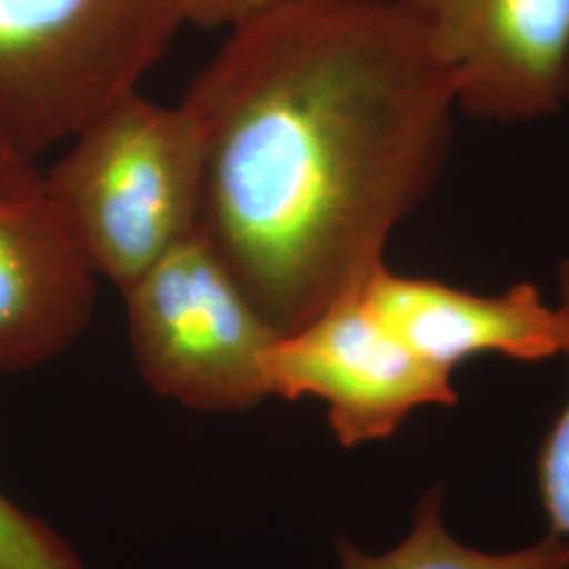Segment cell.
I'll return each mask as SVG.
<instances>
[{
	"mask_svg": "<svg viewBox=\"0 0 569 569\" xmlns=\"http://www.w3.org/2000/svg\"><path fill=\"white\" fill-rule=\"evenodd\" d=\"M199 230L279 333L387 264L448 163V68L395 0H281L230 28L186 98Z\"/></svg>",
	"mask_w": 569,
	"mask_h": 569,
	"instance_id": "obj_1",
	"label": "cell"
},
{
	"mask_svg": "<svg viewBox=\"0 0 569 569\" xmlns=\"http://www.w3.org/2000/svg\"><path fill=\"white\" fill-rule=\"evenodd\" d=\"M47 173L87 264L119 289L199 226L203 140L192 112L138 91L103 108Z\"/></svg>",
	"mask_w": 569,
	"mask_h": 569,
	"instance_id": "obj_2",
	"label": "cell"
},
{
	"mask_svg": "<svg viewBox=\"0 0 569 569\" xmlns=\"http://www.w3.org/2000/svg\"><path fill=\"white\" fill-rule=\"evenodd\" d=\"M182 26L178 0H0V142L39 159L72 140Z\"/></svg>",
	"mask_w": 569,
	"mask_h": 569,
	"instance_id": "obj_3",
	"label": "cell"
},
{
	"mask_svg": "<svg viewBox=\"0 0 569 569\" xmlns=\"http://www.w3.org/2000/svg\"><path fill=\"white\" fill-rule=\"evenodd\" d=\"M143 382L199 411H244L270 397L266 359L281 336L197 230L121 289Z\"/></svg>",
	"mask_w": 569,
	"mask_h": 569,
	"instance_id": "obj_4",
	"label": "cell"
},
{
	"mask_svg": "<svg viewBox=\"0 0 569 569\" xmlns=\"http://www.w3.org/2000/svg\"><path fill=\"white\" fill-rule=\"evenodd\" d=\"M270 397L319 399L345 448L392 437L428 406H456L453 376L428 366L367 305L361 284L306 326L281 333L266 359Z\"/></svg>",
	"mask_w": 569,
	"mask_h": 569,
	"instance_id": "obj_5",
	"label": "cell"
},
{
	"mask_svg": "<svg viewBox=\"0 0 569 569\" xmlns=\"http://www.w3.org/2000/svg\"><path fill=\"white\" fill-rule=\"evenodd\" d=\"M448 68L458 110L538 121L566 106L569 0H395Z\"/></svg>",
	"mask_w": 569,
	"mask_h": 569,
	"instance_id": "obj_6",
	"label": "cell"
},
{
	"mask_svg": "<svg viewBox=\"0 0 569 569\" xmlns=\"http://www.w3.org/2000/svg\"><path fill=\"white\" fill-rule=\"evenodd\" d=\"M34 161L0 142V373L44 366L77 342L98 296Z\"/></svg>",
	"mask_w": 569,
	"mask_h": 569,
	"instance_id": "obj_7",
	"label": "cell"
},
{
	"mask_svg": "<svg viewBox=\"0 0 569 569\" xmlns=\"http://www.w3.org/2000/svg\"><path fill=\"white\" fill-rule=\"evenodd\" d=\"M361 293L420 359L448 376L483 355L538 363L566 355L569 345L563 310L533 283L475 293L382 264L361 283Z\"/></svg>",
	"mask_w": 569,
	"mask_h": 569,
	"instance_id": "obj_8",
	"label": "cell"
},
{
	"mask_svg": "<svg viewBox=\"0 0 569 569\" xmlns=\"http://www.w3.org/2000/svg\"><path fill=\"white\" fill-rule=\"evenodd\" d=\"M342 569H569V542L547 536L528 549L488 552L458 542L443 521V488L420 498L411 529L395 549L369 555L352 542H338Z\"/></svg>",
	"mask_w": 569,
	"mask_h": 569,
	"instance_id": "obj_9",
	"label": "cell"
},
{
	"mask_svg": "<svg viewBox=\"0 0 569 569\" xmlns=\"http://www.w3.org/2000/svg\"><path fill=\"white\" fill-rule=\"evenodd\" d=\"M559 308L569 326V258L557 268ZM569 359V345L566 348ZM536 483L542 509L549 519L550 536L569 542V392L536 456Z\"/></svg>",
	"mask_w": 569,
	"mask_h": 569,
	"instance_id": "obj_10",
	"label": "cell"
},
{
	"mask_svg": "<svg viewBox=\"0 0 569 569\" xmlns=\"http://www.w3.org/2000/svg\"><path fill=\"white\" fill-rule=\"evenodd\" d=\"M0 569H87L42 519L0 493Z\"/></svg>",
	"mask_w": 569,
	"mask_h": 569,
	"instance_id": "obj_11",
	"label": "cell"
},
{
	"mask_svg": "<svg viewBox=\"0 0 569 569\" xmlns=\"http://www.w3.org/2000/svg\"><path fill=\"white\" fill-rule=\"evenodd\" d=\"M183 23L199 28H234L281 0H178Z\"/></svg>",
	"mask_w": 569,
	"mask_h": 569,
	"instance_id": "obj_12",
	"label": "cell"
},
{
	"mask_svg": "<svg viewBox=\"0 0 569 569\" xmlns=\"http://www.w3.org/2000/svg\"><path fill=\"white\" fill-rule=\"evenodd\" d=\"M566 106H569V77H568V89H566Z\"/></svg>",
	"mask_w": 569,
	"mask_h": 569,
	"instance_id": "obj_13",
	"label": "cell"
}]
</instances>
